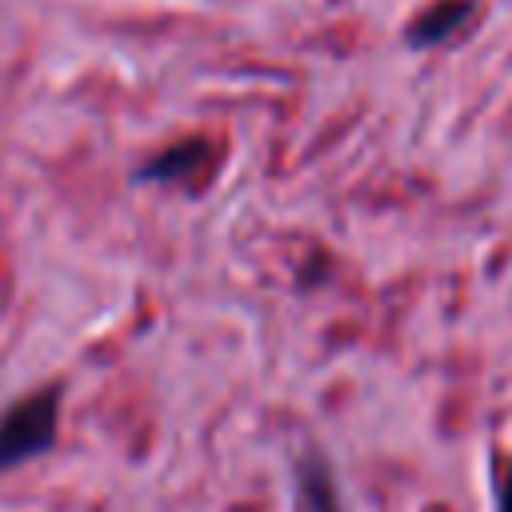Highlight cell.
Returning a JSON list of instances; mask_svg holds the SVG:
<instances>
[{"label":"cell","instance_id":"cell-1","mask_svg":"<svg viewBox=\"0 0 512 512\" xmlns=\"http://www.w3.org/2000/svg\"><path fill=\"white\" fill-rule=\"evenodd\" d=\"M56 396H60L56 388L32 392L0 416V468H16L32 460L56 440V416H60Z\"/></svg>","mask_w":512,"mask_h":512},{"label":"cell","instance_id":"cell-2","mask_svg":"<svg viewBox=\"0 0 512 512\" xmlns=\"http://www.w3.org/2000/svg\"><path fill=\"white\" fill-rule=\"evenodd\" d=\"M500 512H512V472H508V484H504V500H500Z\"/></svg>","mask_w":512,"mask_h":512}]
</instances>
